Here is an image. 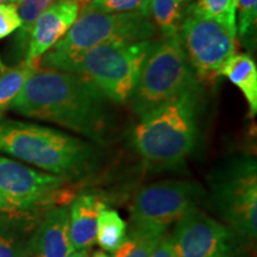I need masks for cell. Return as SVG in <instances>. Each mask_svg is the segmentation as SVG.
Here are the masks:
<instances>
[{
  "mask_svg": "<svg viewBox=\"0 0 257 257\" xmlns=\"http://www.w3.org/2000/svg\"><path fill=\"white\" fill-rule=\"evenodd\" d=\"M108 98L91 80L75 73L38 69L10 108L28 118L47 120L105 144L110 127Z\"/></svg>",
  "mask_w": 257,
  "mask_h": 257,
  "instance_id": "obj_1",
  "label": "cell"
},
{
  "mask_svg": "<svg viewBox=\"0 0 257 257\" xmlns=\"http://www.w3.org/2000/svg\"><path fill=\"white\" fill-rule=\"evenodd\" d=\"M0 152L64 179L89 174L99 162L94 144L37 124L0 119Z\"/></svg>",
  "mask_w": 257,
  "mask_h": 257,
  "instance_id": "obj_2",
  "label": "cell"
},
{
  "mask_svg": "<svg viewBox=\"0 0 257 257\" xmlns=\"http://www.w3.org/2000/svg\"><path fill=\"white\" fill-rule=\"evenodd\" d=\"M200 87L189 89L141 117L131 144L148 166L175 168L195 146Z\"/></svg>",
  "mask_w": 257,
  "mask_h": 257,
  "instance_id": "obj_3",
  "label": "cell"
},
{
  "mask_svg": "<svg viewBox=\"0 0 257 257\" xmlns=\"http://www.w3.org/2000/svg\"><path fill=\"white\" fill-rule=\"evenodd\" d=\"M152 42L106 43L67 53L49 50L41 57L40 66L85 76L108 100L125 102L133 94Z\"/></svg>",
  "mask_w": 257,
  "mask_h": 257,
  "instance_id": "obj_4",
  "label": "cell"
},
{
  "mask_svg": "<svg viewBox=\"0 0 257 257\" xmlns=\"http://www.w3.org/2000/svg\"><path fill=\"white\" fill-rule=\"evenodd\" d=\"M199 87L178 35L152 42L130 96L131 107L138 117L186 91Z\"/></svg>",
  "mask_w": 257,
  "mask_h": 257,
  "instance_id": "obj_5",
  "label": "cell"
},
{
  "mask_svg": "<svg viewBox=\"0 0 257 257\" xmlns=\"http://www.w3.org/2000/svg\"><path fill=\"white\" fill-rule=\"evenodd\" d=\"M212 202L218 214L240 237L256 238L257 169L251 157H240L213 172Z\"/></svg>",
  "mask_w": 257,
  "mask_h": 257,
  "instance_id": "obj_6",
  "label": "cell"
},
{
  "mask_svg": "<svg viewBox=\"0 0 257 257\" xmlns=\"http://www.w3.org/2000/svg\"><path fill=\"white\" fill-rule=\"evenodd\" d=\"M67 34L50 50L67 53L106 43H137L152 41L156 25L141 12L100 14L81 10Z\"/></svg>",
  "mask_w": 257,
  "mask_h": 257,
  "instance_id": "obj_7",
  "label": "cell"
},
{
  "mask_svg": "<svg viewBox=\"0 0 257 257\" xmlns=\"http://www.w3.org/2000/svg\"><path fill=\"white\" fill-rule=\"evenodd\" d=\"M204 195L198 184L162 181L148 185L137 193L131 207V229L166 233L186 212L197 207Z\"/></svg>",
  "mask_w": 257,
  "mask_h": 257,
  "instance_id": "obj_8",
  "label": "cell"
},
{
  "mask_svg": "<svg viewBox=\"0 0 257 257\" xmlns=\"http://www.w3.org/2000/svg\"><path fill=\"white\" fill-rule=\"evenodd\" d=\"M178 36L197 78L204 81H214L236 51V35L211 19L187 15Z\"/></svg>",
  "mask_w": 257,
  "mask_h": 257,
  "instance_id": "obj_9",
  "label": "cell"
},
{
  "mask_svg": "<svg viewBox=\"0 0 257 257\" xmlns=\"http://www.w3.org/2000/svg\"><path fill=\"white\" fill-rule=\"evenodd\" d=\"M67 179L0 156V198L8 211H25L53 197Z\"/></svg>",
  "mask_w": 257,
  "mask_h": 257,
  "instance_id": "obj_10",
  "label": "cell"
},
{
  "mask_svg": "<svg viewBox=\"0 0 257 257\" xmlns=\"http://www.w3.org/2000/svg\"><path fill=\"white\" fill-rule=\"evenodd\" d=\"M230 229L212 219L198 207H193L176 221L170 234L173 248L179 257L230 256Z\"/></svg>",
  "mask_w": 257,
  "mask_h": 257,
  "instance_id": "obj_11",
  "label": "cell"
},
{
  "mask_svg": "<svg viewBox=\"0 0 257 257\" xmlns=\"http://www.w3.org/2000/svg\"><path fill=\"white\" fill-rule=\"evenodd\" d=\"M89 0H59L42 14L32 27L25 62L40 67L41 57L72 28L80 10Z\"/></svg>",
  "mask_w": 257,
  "mask_h": 257,
  "instance_id": "obj_12",
  "label": "cell"
},
{
  "mask_svg": "<svg viewBox=\"0 0 257 257\" xmlns=\"http://www.w3.org/2000/svg\"><path fill=\"white\" fill-rule=\"evenodd\" d=\"M72 252L69 239V208L49 210L34 234L32 257H67Z\"/></svg>",
  "mask_w": 257,
  "mask_h": 257,
  "instance_id": "obj_13",
  "label": "cell"
},
{
  "mask_svg": "<svg viewBox=\"0 0 257 257\" xmlns=\"http://www.w3.org/2000/svg\"><path fill=\"white\" fill-rule=\"evenodd\" d=\"M25 211L0 214V257H32L37 217Z\"/></svg>",
  "mask_w": 257,
  "mask_h": 257,
  "instance_id": "obj_14",
  "label": "cell"
},
{
  "mask_svg": "<svg viewBox=\"0 0 257 257\" xmlns=\"http://www.w3.org/2000/svg\"><path fill=\"white\" fill-rule=\"evenodd\" d=\"M106 207L99 195L85 193L72 202L69 208V239L72 252L89 249L95 243L96 223Z\"/></svg>",
  "mask_w": 257,
  "mask_h": 257,
  "instance_id": "obj_15",
  "label": "cell"
},
{
  "mask_svg": "<svg viewBox=\"0 0 257 257\" xmlns=\"http://www.w3.org/2000/svg\"><path fill=\"white\" fill-rule=\"evenodd\" d=\"M219 75L226 76L240 89L253 117L257 112V67L252 57L248 54H233L221 67Z\"/></svg>",
  "mask_w": 257,
  "mask_h": 257,
  "instance_id": "obj_16",
  "label": "cell"
},
{
  "mask_svg": "<svg viewBox=\"0 0 257 257\" xmlns=\"http://www.w3.org/2000/svg\"><path fill=\"white\" fill-rule=\"evenodd\" d=\"M38 69V66L29 64L25 61L14 67L5 66L0 61V115L9 110L28 79Z\"/></svg>",
  "mask_w": 257,
  "mask_h": 257,
  "instance_id": "obj_17",
  "label": "cell"
},
{
  "mask_svg": "<svg viewBox=\"0 0 257 257\" xmlns=\"http://www.w3.org/2000/svg\"><path fill=\"white\" fill-rule=\"evenodd\" d=\"M126 237V223L117 211L105 207L96 223L95 242L102 250L114 252Z\"/></svg>",
  "mask_w": 257,
  "mask_h": 257,
  "instance_id": "obj_18",
  "label": "cell"
},
{
  "mask_svg": "<svg viewBox=\"0 0 257 257\" xmlns=\"http://www.w3.org/2000/svg\"><path fill=\"white\" fill-rule=\"evenodd\" d=\"M236 0H198L187 10V15L211 19L236 35Z\"/></svg>",
  "mask_w": 257,
  "mask_h": 257,
  "instance_id": "obj_19",
  "label": "cell"
},
{
  "mask_svg": "<svg viewBox=\"0 0 257 257\" xmlns=\"http://www.w3.org/2000/svg\"><path fill=\"white\" fill-rule=\"evenodd\" d=\"M56 2L59 0H17L15 3L22 22L21 27L17 30V37H16V47L21 53L27 54L30 34L35 22Z\"/></svg>",
  "mask_w": 257,
  "mask_h": 257,
  "instance_id": "obj_20",
  "label": "cell"
},
{
  "mask_svg": "<svg viewBox=\"0 0 257 257\" xmlns=\"http://www.w3.org/2000/svg\"><path fill=\"white\" fill-rule=\"evenodd\" d=\"M150 17L163 37L175 36L182 22V5L179 0H152Z\"/></svg>",
  "mask_w": 257,
  "mask_h": 257,
  "instance_id": "obj_21",
  "label": "cell"
},
{
  "mask_svg": "<svg viewBox=\"0 0 257 257\" xmlns=\"http://www.w3.org/2000/svg\"><path fill=\"white\" fill-rule=\"evenodd\" d=\"M165 233L131 229L113 257H150L156 243Z\"/></svg>",
  "mask_w": 257,
  "mask_h": 257,
  "instance_id": "obj_22",
  "label": "cell"
},
{
  "mask_svg": "<svg viewBox=\"0 0 257 257\" xmlns=\"http://www.w3.org/2000/svg\"><path fill=\"white\" fill-rule=\"evenodd\" d=\"M150 2L152 0H89L81 10L100 12V14L141 12L150 16Z\"/></svg>",
  "mask_w": 257,
  "mask_h": 257,
  "instance_id": "obj_23",
  "label": "cell"
},
{
  "mask_svg": "<svg viewBox=\"0 0 257 257\" xmlns=\"http://www.w3.org/2000/svg\"><path fill=\"white\" fill-rule=\"evenodd\" d=\"M236 10L240 41L246 48H252L256 41L257 0H236Z\"/></svg>",
  "mask_w": 257,
  "mask_h": 257,
  "instance_id": "obj_24",
  "label": "cell"
},
{
  "mask_svg": "<svg viewBox=\"0 0 257 257\" xmlns=\"http://www.w3.org/2000/svg\"><path fill=\"white\" fill-rule=\"evenodd\" d=\"M22 22L15 4H0V40L17 31Z\"/></svg>",
  "mask_w": 257,
  "mask_h": 257,
  "instance_id": "obj_25",
  "label": "cell"
},
{
  "mask_svg": "<svg viewBox=\"0 0 257 257\" xmlns=\"http://www.w3.org/2000/svg\"><path fill=\"white\" fill-rule=\"evenodd\" d=\"M150 257H179L176 255L174 248H173V243L169 234L165 233L161 237L159 242L156 243Z\"/></svg>",
  "mask_w": 257,
  "mask_h": 257,
  "instance_id": "obj_26",
  "label": "cell"
},
{
  "mask_svg": "<svg viewBox=\"0 0 257 257\" xmlns=\"http://www.w3.org/2000/svg\"><path fill=\"white\" fill-rule=\"evenodd\" d=\"M67 257H89V249H81L70 252Z\"/></svg>",
  "mask_w": 257,
  "mask_h": 257,
  "instance_id": "obj_27",
  "label": "cell"
},
{
  "mask_svg": "<svg viewBox=\"0 0 257 257\" xmlns=\"http://www.w3.org/2000/svg\"><path fill=\"white\" fill-rule=\"evenodd\" d=\"M92 257H110V256L106 255V253H105L104 251H96Z\"/></svg>",
  "mask_w": 257,
  "mask_h": 257,
  "instance_id": "obj_28",
  "label": "cell"
},
{
  "mask_svg": "<svg viewBox=\"0 0 257 257\" xmlns=\"http://www.w3.org/2000/svg\"><path fill=\"white\" fill-rule=\"evenodd\" d=\"M0 211H8L5 202H4V200H3L2 198H0Z\"/></svg>",
  "mask_w": 257,
  "mask_h": 257,
  "instance_id": "obj_29",
  "label": "cell"
},
{
  "mask_svg": "<svg viewBox=\"0 0 257 257\" xmlns=\"http://www.w3.org/2000/svg\"><path fill=\"white\" fill-rule=\"evenodd\" d=\"M17 0H0V4H6V3H11V4H15Z\"/></svg>",
  "mask_w": 257,
  "mask_h": 257,
  "instance_id": "obj_30",
  "label": "cell"
},
{
  "mask_svg": "<svg viewBox=\"0 0 257 257\" xmlns=\"http://www.w3.org/2000/svg\"><path fill=\"white\" fill-rule=\"evenodd\" d=\"M191 2V0H179V3L181 5H185V4H188V3Z\"/></svg>",
  "mask_w": 257,
  "mask_h": 257,
  "instance_id": "obj_31",
  "label": "cell"
},
{
  "mask_svg": "<svg viewBox=\"0 0 257 257\" xmlns=\"http://www.w3.org/2000/svg\"><path fill=\"white\" fill-rule=\"evenodd\" d=\"M226 257H230V256H226Z\"/></svg>",
  "mask_w": 257,
  "mask_h": 257,
  "instance_id": "obj_32",
  "label": "cell"
}]
</instances>
